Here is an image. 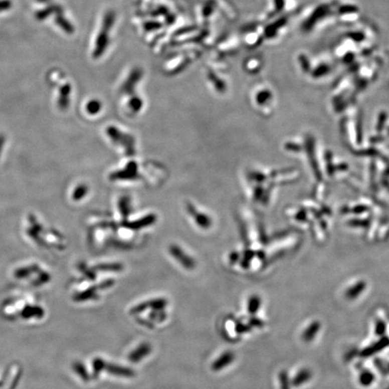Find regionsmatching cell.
<instances>
[{
	"label": "cell",
	"instance_id": "3957f363",
	"mask_svg": "<svg viewBox=\"0 0 389 389\" xmlns=\"http://www.w3.org/2000/svg\"><path fill=\"white\" fill-rule=\"evenodd\" d=\"M105 370L113 376L125 377V378H132L136 376V373L133 368L121 366L118 364H114V363H106Z\"/></svg>",
	"mask_w": 389,
	"mask_h": 389
},
{
	"label": "cell",
	"instance_id": "44dd1931",
	"mask_svg": "<svg viewBox=\"0 0 389 389\" xmlns=\"http://www.w3.org/2000/svg\"><path fill=\"white\" fill-rule=\"evenodd\" d=\"M386 331V323L383 320H377L375 327V332L377 336H383Z\"/></svg>",
	"mask_w": 389,
	"mask_h": 389
},
{
	"label": "cell",
	"instance_id": "e0dca14e",
	"mask_svg": "<svg viewBox=\"0 0 389 389\" xmlns=\"http://www.w3.org/2000/svg\"><path fill=\"white\" fill-rule=\"evenodd\" d=\"M95 270L102 271H121L123 270V266L119 263H109V264H101L95 268Z\"/></svg>",
	"mask_w": 389,
	"mask_h": 389
},
{
	"label": "cell",
	"instance_id": "cb8c5ba5",
	"mask_svg": "<svg viewBox=\"0 0 389 389\" xmlns=\"http://www.w3.org/2000/svg\"><path fill=\"white\" fill-rule=\"evenodd\" d=\"M136 322L139 324H141L142 326H144V327L148 328V329H154L155 328L154 323L152 321H150L149 318L144 319L142 318V317H137L136 318Z\"/></svg>",
	"mask_w": 389,
	"mask_h": 389
},
{
	"label": "cell",
	"instance_id": "603a6c76",
	"mask_svg": "<svg viewBox=\"0 0 389 389\" xmlns=\"http://www.w3.org/2000/svg\"><path fill=\"white\" fill-rule=\"evenodd\" d=\"M114 285H115L114 279H106V280L102 281L101 283L98 284L97 286H94V288H96L97 290H106V289H108L111 287H113Z\"/></svg>",
	"mask_w": 389,
	"mask_h": 389
},
{
	"label": "cell",
	"instance_id": "9c48e42d",
	"mask_svg": "<svg viewBox=\"0 0 389 389\" xmlns=\"http://www.w3.org/2000/svg\"><path fill=\"white\" fill-rule=\"evenodd\" d=\"M311 378H312V371L308 368H303L296 374V376H294V378L291 381V385L297 387L304 385Z\"/></svg>",
	"mask_w": 389,
	"mask_h": 389
},
{
	"label": "cell",
	"instance_id": "7a4b0ae2",
	"mask_svg": "<svg viewBox=\"0 0 389 389\" xmlns=\"http://www.w3.org/2000/svg\"><path fill=\"white\" fill-rule=\"evenodd\" d=\"M169 252L186 270H193L196 268V261L190 256L186 255L181 248L177 245H172L169 248Z\"/></svg>",
	"mask_w": 389,
	"mask_h": 389
},
{
	"label": "cell",
	"instance_id": "52a82bcc",
	"mask_svg": "<svg viewBox=\"0 0 389 389\" xmlns=\"http://www.w3.org/2000/svg\"><path fill=\"white\" fill-rule=\"evenodd\" d=\"M235 355L233 351H226L222 354L219 358H217L212 364V369L214 371H220L225 367L229 366L234 362Z\"/></svg>",
	"mask_w": 389,
	"mask_h": 389
},
{
	"label": "cell",
	"instance_id": "2e32d148",
	"mask_svg": "<svg viewBox=\"0 0 389 389\" xmlns=\"http://www.w3.org/2000/svg\"><path fill=\"white\" fill-rule=\"evenodd\" d=\"M167 316H168V314L164 310H151V312L148 315L150 321L157 322V323L163 322L167 319Z\"/></svg>",
	"mask_w": 389,
	"mask_h": 389
},
{
	"label": "cell",
	"instance_id": "8992f818",
	"mask_svg": "<svg viewBox=\"0 0 389 389\" xmlns=\"http://www.w3.org/2000/svg\"><path fill=\"white\" fill-rule=\"evenodd\" d=\"M389 346V338L388 337H382L380 340H377L376 343L372 344L369 347H367L365 349H363L362 351L360 352V356L364 357V358H367V357H370L374 354H376L377 352H379L381 350L385 349L386 347Z\"/></svg>",
	"mask_w": 389,
	"mask_h": 389
},
{
	"label": "cell",
	"instance_id": "277c9868",
	"mask_svg": "<svg viewBox=\"0 0 389 389\" xmlns=\"http://www.w3.org/2000/svg\"><path fill=\"white\" fill-rule=\"evenodd\" d=\"M151 350L152 347L149 342H142L129 354L128 359L132 363L140 362L142 359L150 355Z\"/></svg>",
	"mask_w": 389,
	"mask_h": 389
},
{
	"label": "cell",
	"instance_id": "4fadbf2b",
	"mask_svg": "<svg viewBox=\"0 0 389 389\" xmlns=\"http://www.w3.org/2000/svg\"><path fill=\"white\" fill-rule=\"evenodd\" d=\"M375 379H376L375 375L372 372L366 370V371L362 372L359 375L358 382L362 386H369V385H371L374 383Z\"/></svg>",
	"mask_w": 389,
	"mask_h": 389
},
{
	"label": "cell",
	"instance_id": "9a60e30c",
	"mask_svg": "<svg viewBox=\"0 0 389 389\" xmlns=\"http://www.w3.org/2000/svg\"><path fill=\"white\" fill-rule=\"evenodd\" d=\"M147 302L149 308L151 310H164L168 305V300L165 298H154Z\"/></svg>",
	"mask_w": 389,
	"mask_h": 389
},
{
	"label": "cell",
	"instance_id": "5bb4252c",
	"mask_svg": "<svg viewBox=\"0 0 389 389\" xmlns=\"http://www.w3.org/2000/svg\"><path fill=\"white\" fill-rule=\"evenodd\" d=\"M261 298L259 296H253L249 299L248 302V312L249 314H257L258 311L261 307Z\"/></svg>",
	"mask_w": 389,
	"mask_h": 389
},
{
	"label": "cell",
	"instance_id": "6da1fadb",
	"mask_svg": "<svg viewBox=\"0 0 389 389\" xmlns=\"http://www.w3.org/2000/svg\"><path fill=\"white\" fill-rule=\"evenodd\" d=\"M336 3H322L315 6L310 11L308 16L301 23V30L310 33L314 30L316 26L322 24L323 20H327L330 17H336Z\"/></svg>",
	"mask_w": 389,
	"mask_h": 389
},
{
	"label": "cell",
	"instance_id": "ac0fdd59",
	"mask_svg": "<svg viewBox=\"0 0 389 389\" xmlns=\"http://www.w3.org/2000/svg\"><path fill=\"white\" fill-rule=\"evenodd\" d=\"M279 379L280 389H290V382L288 378V373L286 370L279 372Z\"/></svg>",
	"mask_w": 389,
	"mask_h": 389
},
{
	"label": "cell",
	"instance_id": "ba28073f",
	"mask_svg": "<svg viewBox=\"0 0 389 389\" xmlns=\"http://www.w3.org/2000/svg\"><path fill=\"white\" fill-rule=\"evenodd\" d=\"M320 329H321V323L318 321H314L313 323H310L302 334V340L305 342H310L314 340L315 336L320 332Z\"/></svg>",
	"mask_w": 389,
	"mask_h": 389
},
{
	"label": "cell",
	"instance_id": "8fae6325",
	"mask_svg": "<svg viewBox=\"0 0 389 389\" xmlns=\"http://www.w3.org/2000/svg\"><path fill=\"white\" fill-rule=\"evenodd\" d=\"M106 362L101 358H95L92 361V377L94 379H97L100 376L102 371L106 368Z\"/></svg>",
	"mask_w": 389,
	"mask_h": 389
},
{
	"label": "cell",
	"instance_id": "ffe728a7",
	"mask_svg": "<svg viewBox=\"0 0 389 389\" xmlns=\"http://www.w3.org/2000/svg\"><path fill=\"white\" fill-rule=\"evenodd\" d=\"M149 308V305H148V302H142L140 304H138L137 305L133 306L132 309L130 310V314L132 315H137V314H142L143 312H145L146 310Z\"/></svg>",
	"mask_w": 389,
	"mask_h": 389
},
{
	"label": "cell",
	"instance_id": "5b68a950",
	"mask_svg": "<svg viewBox=\"0 0 389 389\" xmlns=\"http://www.w3.org/2000/svg\"><path fill=\"white\" fill-rule=\"evenodd\" d=\"M187 209H188V213L194 218V221H196L197 225L199 227L204 228V229H208V228L211 226L212 222H211V219H210V217H208V215L197 211V208H194L190 204H188Z\"/></svg>",
	"mask_w": 389,
	"mask_h": 389
},
{
	"label": "cell",
	"instance_id": "30bf717a",
	"mask_svg": "<svg viewBox=\"0 0 389 389\" xmlns=\"http://www.w3.org/2000/svg\"><path fill=\"white\" fill-rule=\"evenodd\" d=\"M97 291V290L96 288H94V287H91V288H89V289H87V290H84V291L80 292L79 294H77V295L74 296V299H75L76 301H78V302L97 300V299L99 298V296H98Z\"/></svg>",
	"mask_w": 389,
	"mask_h": 389
},
{
	"label": "cell",
	"instance_id": "d6986e66",
	"mask_svg": "<svg viewBox=\"0 0 389 389\" xmlns=\"http://www.w3.org/2000/svg\"><path fill=\"white\" fill-rule=\"evenodd\" d=\"M364 288H365L364 284H358L357 286H355L354 288H350L349 291L347 292V297L349 299H354V298L358 297V295L364 290Z\"/></svg>",
	"mask_w": 389,
	"mask_h": 389
},
{
	"label": "cell",
	"instance_id": "7c38bea8",
	"mask_svg": "<svg viewBox=\"0 0 389 389\" xmlns=\"http://www.w3.org/2000/svg\"><path fill=\"white\" fill-rule=\"evenodd\" d=\"M73 368H74L76 373L82 378V380H84L85 382H89L90 380L91 375H89V373L87 370L83 363L76 361L73 364Z\"/></svg>",
	"mask_w": 389,
	"mask_h": 389
},
{
	"label": "cell",
	"instance_id": "d4e9b609",
	"mask_svg": "<svg viewBox=\"0 0 389 389\" xmlns=\"http://www.w3.org/2000/svg\"><path fill=\"white\" fill-rule=\"evenodd\" d=\"M248 324L251 326V327H262L264 325V323L261 321V319L256 318V317H252V318L249 320V323Z\"/></svg>",
	"mask_w": 389,
	"mask_h": 389
},
{
	"label": "cell",
	"instance_id": "7402d4cb",
	"mask_svg": "<svg viewBox=\"0 0 389 389\" xmlns=\"http://www.w3.org/2000/svg\"><path fill=\"white\" fill-rule=\"evenodd\" d=\"M251 330H252V327L249 324H245L240 321L235 323V332H237L238 334L246 333V332H250Z\"/></svg>",
	"mask_w": 389,
	"mask_h": 389
}]
</instances>
